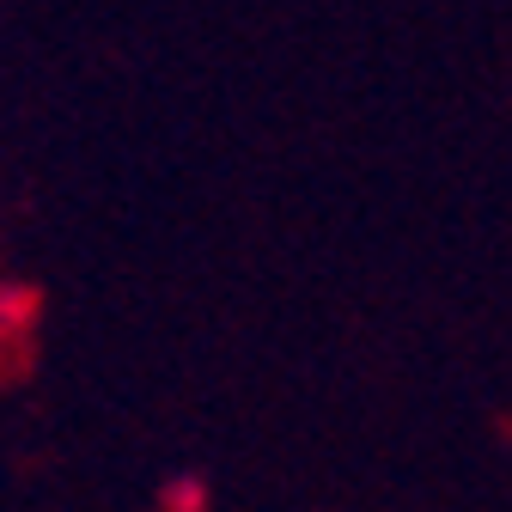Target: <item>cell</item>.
<instances>
[{
  "instance_id": "1",
  "label": "cell",
  "mask_w": 512,
  "mask_h": 512,
  "mask_svg": "<svg viewBox=\"0 0 512 512\" xmlns=\"http://www.w3.org/2000/svg\"><path fill=\"white\" fill-rule=\"evenodd\" d=\"M165 500H171V506H202V488H171Z\"/></svg>"
}]
</instances>
